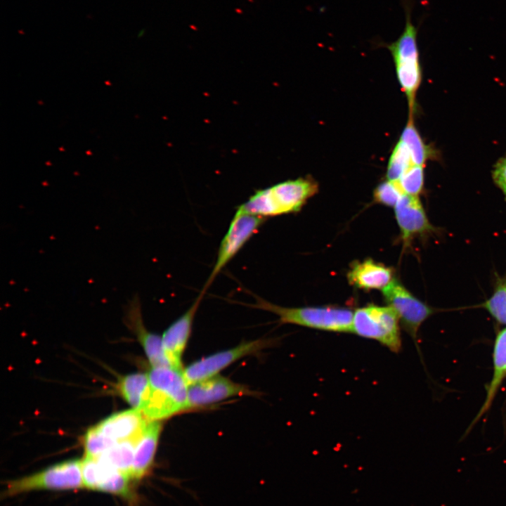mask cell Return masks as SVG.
Listing matches in <instances>:
<instances>
[{
    "mask_svg": "<svg viewBox=\"0 0 506 506\" xmlns=\"http://www.w3.org/2000/svg\"><path fill=\"white\" fill-rule=\"evenodd\" d=\"M149 385L138 410L149 421H160L188 410V389L183 370L153 367Z\"/></svg>",
    "mask_w": 506,
    "mask_h": 506,
    "instance_id": "6da1fadb",
    "label": "cell"
},
{
    "mask_svg": "<svg viewBox=\"0 0 506 506\" xmlns=\"http://www.w3.org/2000/svg\"><path fill=\"white\" fill-rule=\"evenodd\" d=\"M318 190V183L310 177L287 180L256 190L237 208L265 219L296 213Z\"/></svg>",
    "mask_w": 506,
    "mask_h": 506,
    "instance_id": "7a4b0ae2",
    "label": "cell"
},
{
    "mask_svg": "<svg viewBox=\"0 0 506 506\" xmlns=\"http://www.w3.org/2000/svg\"><path fill=\"white\" fill-rule=\"evenodd\" d=\"M248 306L275 314L282 324H293L332 332H351L353 312L348 308L321 306L284 307L255 296Z\"/></svg>",
    "mask_w": 506,
    "mask_h": 506,
    "instance_id": "3957f363",
    "label": "cell"
},
{
    "mask_svg": "<svg viewBox=\"0 0 506 506\" xmlns=\"http://www.w3.org/2000/svg\"><path fill=\"white\" fill-rule=\"evenodd\" d=\"M417 30L412 22L410 12L406 11V24L399 37L387 44L397 75V78L408 100L410 113L415 107V97L422 79L419 51L417 42Z\"/></svg>",
    "mask_w": 506,
    "mask_h": 506,
    "instance_id": "277c9868",
    "label": "cell"
},
{
    "mask_svg": "<svg viewBox=\"0 0 506 506\" xmlns=\"http://www.w3.org/2000/svg\"><path fill=\"white\" fill-rule=\"evenodd\" d=\"M400 321L389 306L372 304L357 309L353 316L351 332L375 340L394 353L402 349Z\"/></svg>",
    "mask_w": 506,
    "mask_h": 506,
    "instance_id": "5b68a950",
    "label": "cell"
},
{
    "mask_svg": "<svg viewBox=\"0 0 506 506\" xmlns=\"http://www.w3.org/2000/svg\"><path fill=\"white\" fill-rule=\"evenodd\" d=\"M82 460H71L39 472L7 482L3 495L11 497L37 490H77L83 488Z\"/></svg>",
    "mask_w": 506,
    "mask_h": 506,
    "instance_id": "8992f818",
    "label": "cell"
},
{
    "mask_svg": "<svg viewBox=\"0 0 506 506\" xmlns=\"http://www.w3.org/2000/svg\"><path fill=\"white\" fill-rule=\"evenodd\" d=\"M266 219L237 208L221 241L214 265L201 291L202 293L205 294L219 273L259 231Z\"/></svg>",
    "mask_w": 506,
    "mask_h": 506,
    "instance_id": "52a82bcc",
    "label": "cell"
},
{
    "mask_svg": "<svg viewBox=\"0 0 506 506\" xmlns=\"http://www.w3.org/2000/svg\"><path fill=\"white\" fill-rule=\"evenodd\" d=\"M382 291L384 301L394 310L403 328L416 341L420 326L432 316L434 309L416 298L396 279Z\"/></svg>",
    "mask_w": 506,
    "mask_h": 506,
    "instance_id": "ba28073f",
    "label": "cell"
},
{
    "mask_svg": "<svg viewBox=\"0 0 506 506\" xmlns=\"http://www.w3.org/2000/svg\"><path fill=\"white\" fill-rule=\"evenodd\" d=\"M273 342L268 339H258L242 342L238 346L219 351L196 361L183 370L189 385L216 376L221 370L246 356L256 353L270 346Z\"/></svg>",
    "mask_w": 506,
    "mask_h": 506,
    "instance_id": "9c48e42d",
    "label": "cell"
},
{
    "mask_svg": "<svg viewBox=\"0 0 506 506\" xmlns=\"http://www.w3.org/2000/svg\"><path fill=\"white\" fill-rule=\"evenodd\" d=\"M205 294L200 292L191 306L164 331L162 346L166 358L173 368L182 369V356L191 334L193 323Z\"/></svg>",
    "mask_w": 506,
    "mask_h": 506,
    "instance_id": "30bf717a",
    "label": "cell"
},
{
    "mask_svg": "<svg viewBox=\"0 0 506 506\" xmlns=\"http://www.w3.org/2000/svg\"><path fill=\"white\" fill-rule=\"evenodd\" d=\"M244 395H254L247 387L219 375L188 386V410Z\"/></svg>",
    "mask_w": 506,
    "mask_h": 506,
    "instance_id": "8fae6325",
    "label": "cell"
},
{
    "mask_svg": "<svg viewBox=\"0 0 506 506\" xmlns=\"http://www.w3.org/2000/svg\"><path fill=\"white\" fill-rule=\"evenodd\" d=\"M394 212L404 246L417 236L434 231L418 196L403 193L394 207Z\"/></svg>",
    "mask_w": 506,
    "mask_h": 506,
    "instance_id": "7c38bea8",
    "label": "cell"
},
{
    "mask_svg": "<svg viewBox=\"0 0 506 506\" xmlns=\"http://www.w3.org/2000/svg\"><path fill=\"white\" fill-rule=\"evenodd\" d=\"M148 421L140 410L133 408L113 414L96 427L104 435L118 442L138 439Z\"/></svg>",
    "mask_w": 506,
    "mask_h": 506,
    "instance_id": "4fadbf2b",
    "label": "cell"
},
{
    "mask_svg": "<svg viewBox=\"0 0 506 506\" xmlns=\"http://www.w3.org/2000/svg\"><path fill=\"white\" fill-rule=\"evenodd\" d=\"M127 317L129 322L136 330L152 366L171 367L164 354L162 338L148 331L144 327L141 318L140 299L137 294L134 295L128 304Z\"/></svg>",
    "mask_w": 506,
    "mask_h": 506,
    "instance_id": "5bb4252c",
    "label": "cell"
},
{
    "mask_svg": "<svg viewBox=\"0 0 506 506\" xmlns=\"http://www.w3.org/2000/svg\"><path fill=\"white\" fill-rule=\"evenodd\" d=\"M162 429L160 421H148L138 438L131 472L132 479L138 481L150 472Z\"/></svg>",
    "mask_w": 506,
    "mask_h": 506,
    "instance_id": "9a60e30c",
    "label": "cell"
},
{
    "mask_svg": "<svg viewBox=\"0 0 506 506\" xmlns=\"http://www.w3.org/2000/svg\"><path fill=\"white\" fill-rule=\"evenodd\" d=\"M349 283L364 290H382L393 278V270L372 259L356 261L346 274Z\"/></svg>",
    "mask_w": 506,
    "mask_h": 506,
    "instance_id": "2e32d148",
    "label": "cell"
},
{
    "mask_svg": "<svg viewBox=\"0 0 506 506\" xmlns=\"http://www.w3.org/2000/svg\"><path fill=\"white\" fill-rule=\"evenodd\" d=\"M493 361V372L486 389L485 400L477 415L469 426L467 433L490 409L500 387L506 377V327L500 330L495 337Z\"/></svg>",
    "mask_w": 506,
    "mask_h": 506,
    "instance_id": "e0dca14e",
    "label": "cell"
},
{
    "mask_svg": "<svg viewBox=\"0 0 506 506\" xmlns=\"http://www.w3.org/2000/svg\"><path fill=\"white\" fill-rule=\"evenodd\" d=\"M98 462L100 465V476L96 491L132 500L134 498L132 482L134 481L131 475L129 473L113 469L99 460Z\"/></svg>",
    "mask_w": 506,
    "mask_h": 506,
    "instance_id": "ac0fdd59",
    "label": "cell"
},
{
    "mask_svg": "<svg viewBox=\"0 0 506 506\" xmlns=\"http://www.w3.org/2000/svg\"><path fill=\"white\" fill-rule=\"evenodd\" d=\"M399 140L407 147L413 164L424 166L429 159L434 156L433 149L425 144L417 130L413 115L409 114L408 122Z\"/></svg>",
    "mask_w": 506,
    "mask_h": 506,
    "instance_id": "d6986e66",
    "label": "cell"
},
{
    "mask_svg": "<svg viewBox=\"0 0 506 506\" xmlns=\"http://www.w3.org/2000/svg\"><path fill=\"white\" fill-rule=\"evenodd\" d=\"M137 441L129 439L118 441L98 460L113 469L131 475Z\"/></svg>",
    "mask_w": 506,
    "mask_h": 506,
    "instance_id": "ffe728a7",
    "label": "cell"
},
{
    "mask_svg": "<svg viewBox=\"0 0 506 506\" xmlns=\"http://www.w3.org/2000/svg\"><path fill=\"white\" fill-rule=\"evenodd\" d=\"M149 385L148 375L133 373L122 377L118 390L123 398L134 408L139 409Z\"/></svg>",
    "mask_w": 506,
    "mask_h": 506,
    "instance_id": "44dd1931",
    "label": "cell"
},
{
    "mask_svg": "<svg viewBox=\"0 0 506 506\" xmlns=\"http://www.w3.org/2000/svg\"><path fill=\"white\" fill-rule=\"evenodd\" d=\"M413 165L410 154L401 141L396 144L388 162L387 180L398 181L403 174Z\"/></svg>",
    "mask_w": 506,
    "mask_h": 506,
    "instance_id": "7402d4cb",
    "label": "cell"
},
{
    "mask_svg": "<svg viewBox=\"0 0 506 506\" xmlns=\"http://www.w3.org/2000/svg\"><path fill=\"white\" fill-rule=\"evenodd\" d=\"M117 441L106 436L97 427L89 428L84 436V448L86 458L98 459Z\"/></svg>",
    "mask_w": 506,
    "mask_h": 506,
    "instance_id": "603a6c76",
    "label": "cell"
},
{
    "mask_svg": "<svg viewBox=\"0 0 506 506\" xmlns=\"http://www.w3.org/2000/svg\"><path fill=\"white\" fill-rule=\"evenodd\" d=\"M483 306L495 320L506 325V275L497 282L493 294Z\"/></svg>",
    "mask_w": 506,
    "mask_h": 506,
    "instance_id": "cb8c5ba5",
    "label": "cell"
},
{
    "mask_svg": "<svg viewBox=\"0 0 506 506\" xmlns=\"http://www.w3.org/2000/svg\"><path fill=\"white\" fill-rule=\"evenodd\" d=\"M403 193L418 196L424 184V168L412 165L397 181Z\"/></svg>",
    "mask_w": 506,
    "mask_h": 506,
    "instance_id": "d4e9b609",
    "label": "cell"
},
{
    "mask_svg": "<svg viewBox=\"0 0 506 506\" xmlns=\"http://www.w3.org/2000/svg\"><path fill=\"white\" fill-rule=\"evenodd\" d=\"M403 194L397 181L387 180L375 188L373 198L377 203L394 207Z\"/></svg>",
    "mask_w": 506,
    "mask_h": 506,
    "instance_id": "484cf974",
    "label": "cell"
},
{
    "mask_svg": "<svg viewBox=\"0 0 506 506\" xmlns=\"http://www.w3.org/2000/svg\"><path fill=\"white\" fill-rule=\"evenodd\" d=\"M82 474L84 488L96 491L100 476V466L98 459L84 457L82 460Z\"/></svg>",
    "mask_w": 506,
    "mask_h": 506,
    "instance_id": "4316f807",
    "label": "cell"
},
{
    "mask_svg": "<svg viewBox=\"0 0 506 506\" xmlns=\"http://www.w3.org/2000/svg\"><path fill=\"white\" fill-rule=\"evenodd\" d=\"M493 179L506 198V155L500 159L495 165Z\"/></svg>",
    "mask_w": 506,
    "mask_h": 506,
    "instance_id": "83f0119b",
    "label": "cell"
}]
</instances>
